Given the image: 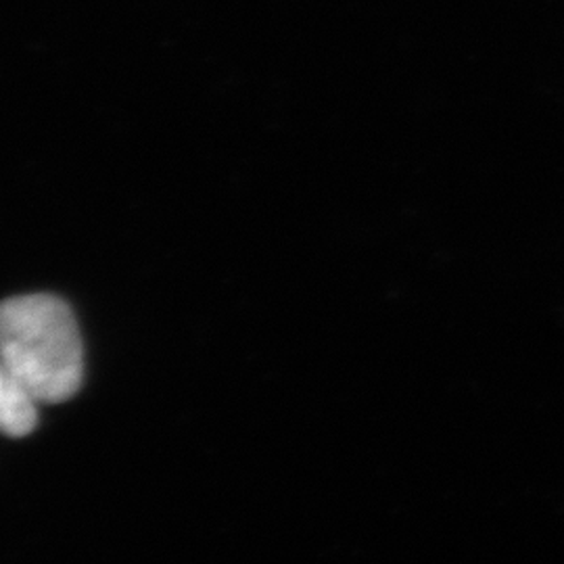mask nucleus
I'll return each mask as SVG.
<instances>
[{
	"instance_id": "1",
	"label": "nucleus",
	"mask_w": 564,
	"mask_h": 564,
	"mask_svg": "<svg viewBox=\"0 0 564 564\" xmlns=\"http://www.w3.org/2000/svg\"><path fill=\"white\" fill-rule=\"evenodd\" d=\"M0 364L39 402L72 400L84 379V347L69 305L42 293L0 303Z\"/></svg>"
},
{
	"instance_id": "2",
	"label": "nucleus",
	"mask_w": 564,
	"mask_h": 564,
	"mask_svg": "<svg viewBox=\"0 0 564 564\" xmlns=\"http://www.w3.org/2000/svg\"><path fill=\"white\" fill-rule=\"evenodd\" d=\"M39 400L0 364V433L25 437L39 423Z\"/></svg>"
}]
</instances>
